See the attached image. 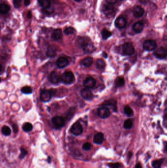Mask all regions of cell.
<instances>
[{
  "label": "cell",
  "mask_w": 167,
  "mask_h": 168,
  "mask_svg": "<svg viewBox=\"0 0 167 168\" xmlns=\"http://www.w3.org/2000/svg\"><path fill=\"white\" fill-rule=\"evenodd\" d=\"M78 43L86 53H92L96 49L91 40L87 37L78 38Z\"/></svg>",
  "instance_id": "1"
},
{
  "label": "cell",
  "mask_w": 167,
  "mask_h": 168,
  "mask_svg": "<svg viewBox=\"0 0 167 168\" xmlns=\"http://www.w3.org/2000/svg\"><path fill=\"white\" fill-rule=\"evenodd\" d=\"M75 80V76L72 72L65 71L61 75V81L64 84H71Z\"/></svg>",
  "instance_id": "2"
},
{
  "label": "cell",
  "mask_w": 167,
  "mask_h": 168,
  "mask_svg": "<svg viewBox=\"0 0 167 168\" xmlns=\"http://www.w3.org/2000/svg\"><path fill=\"white\" fill-rule=\"evenodd\" d=\"M70 131L73 135L75 136H78L82 133L84 128L79 122H76L72 125Z\"/></svg>",
  "instance_id": "3"
},
{
  "label": "cell",
  "mask_w": 167,
  "mask_h": 168,
  "mask_svg": "<svg viewBox=\"0 0 167 168\" xmlns=\"http://www.w3.org/2000/svg\"><path fill=\"white\" fill-rule=\"evenodd\" d=\"M49 80L52 84H58L61 81V76L58 72L53 71L50 73Z\"/></svg>",
  "instance_id": "4"
},
{
  "label": "cell",
  "mask_w": 167,
  "mask_h": 168,
  "mask_svg": "<svg viewBox=\"0 0 167 168\" xmlns=\"http://www.w3.org/2000/svg\"><path fill=\"white\" fill-rule=\"evenodd\" d=\"M157 43L156 41L153 40H146L143 43V47L145 50L151 51L156 49Z\"/></svg>",
  "instance_id": "5"
},
{
  "label": "cell",
  "mask_w": 167,
  "mask_h": 168,
  "mask_svg": "<svg viewBox=\"0 0 167 168\" xmlns=\"http://www.w3.org/2000/svg\"><path fill=\"white\" fill-rule=\"evenodd\" d=\"M52 96L53 95L50 90L43 89L40 93V99L42 102H47L52 99Z\"/></svg>",
  "instance_id": "6"
},
{
  "label": "cell",
  "mask_w": 167,
  "mask_h": 168,
  "mask_svg": "<svg viewBox=\"0 0 167 168\" xmlns=\"http://www.w3.org/2000/svg\"><path fill=\"white\" fill-rule=\"evenodd\" d=\"M154 55L158 59H165L167 57V49L163 47H159L155 51Z\"/></svg>",
  "instance_id": "7"
},
{
  "label": "cell",
  "mask_w": 167,
  "mask_h": 168,
  "mask_svg": "<svg viewBox=\"0 0 167 168\" xmlns=\"http://www.w3.org/2000/svg\"><path fill=\"white\" fill-rule=\"evenodd\" d=\"M52 122L57 128L63 127L65 124V120L61 116H56L54 117L52 119Z\"/></svg>",
  "instance_id": "8"
},
{
  "label": "cell",
  "mask_w": 167,
  "mask_h": 168,
  "mask_svg": "<svg viewBox=\"0 0 167 168\" xmlns=\"http://www.w3.org/2000/svg\"><path fill=\"white\" fill-rule=\"evenodd\" d=\"M97 113L99 116L101 118H107L110 116L109 109L106 107H102L98 109Z\"/></svg>",
  "instance_id": "9"
},
{
  "label": "cell",
  "mask_w": 167,
  "mask_h": 168,
  "mask_svg": "<svg viewBox=\"0 0 167 168\" xmlns=\"http://www.w3.org/2000/svg\"><path fill=\"white\" fill-rule=\"evenodd\" d=\"M123 52L126 55H131L134 52V48L130 43H126L123 45Z\"/></svg>",
  "instance_id": "10"
},
{
  "label": "cell",
  "mask_w": 167,
  "mask_h": 168,
  "mask_svg": "<svg viewBox=\"0 0 167 168\" xmlns=\"http://www.w3.org/2000/svg\"><path fill=\"white\" fill-rule=\"evenodd\" d=\"M80 95L82 98L87 100H92L94 97L92 91L89 89H87V88H85L82 89L80 91Z\"/></svg>",
  "instance_id": "11"
},
{
  "label": "cell",
  "mask_w": 167,
  "mask_h": 168,
  "mask_svg": "<svg viewBox=\"0 0 167 168\" xmlns=\"http://www.w3.org/2000/svg\"><path fill=\"white\" fill-rule=\"evenodd\" d=\"M69 63V61L66 58L64 57H60L57 60L56 64L57 67L59 68H64Z\"/></svg>",
  "instance_id": "12"
},
{
  "label": "cell",
  "mask_w": 167,
  "mask_h": 168,
  "mask_svg": "<svg viewBox=\"0 0 167 168\" xmlns=\"http://www.w3.org/2000/svg\"><path fill=\"white\" fill-rule=\"evenodd\" d=\"M96 80L92 77H87L84 81V85L85 88L91 89L93 88L96 85Z\"/></svg>",
  "instance_id": "13"
},
{
  "label": "cell",
  "mask_w": 167,
  "mask_h": 168,
  "mask_svg": "<svg viewBox=\"0 0 167 168\" xmlns=\"http://www.w3.org/2000/svg\"><path fill=\"white\" fill-rule=\"evenodd\" d=\"M126 24V20L124 17H118L115 22V25L116 27H117L118 28L122 29L124 28Z\"/></svg>",
  "instance_id": "14"
},
{
  "label": "cell",
  "mask_w": 167,
  "mask_h": 168,
  "mask_svg": "<svg viewBox=\"0 0 167 168\" xmlns=\"http://www.w3.org/2000/svg\"><path fill=\"white\" fill-rule=\"evenodd\" d=\"M132 13L135 17L139 18L144 15V9L140 6L137 5L134 7Z\"/></svg>",
  "instance_id": "15"
},
{
  "label": "cell",
  "mask_w": 167,
  "mask_h": 168,
  "mask_svg": "<svg viewBox=\"0 0 167 168\" xmlns=\"http://www.w3.org/2000/svg\"><path fill=\"white\" fill-rule=\"evenodd\" d=\"M104 107H110L114 111H117V103L115 100L113 99L107 100L103 104Z\"/></svg>",
  "instance_id": "16"
},
{
  "label": "cell",
  "mask_w": 167,
  "mask_h": 168,
  "mask_svg": "<svg viewBox=\"0 0 167 168\" xmlns=\"http://www.w3.org/2000/svg\"><path fill=\"white\" fill-rule=\"evenodd\" d=\"M63 34H62V30L60 29H57L53 31L52 33V38L53 40L57 41L61 39L62 38Z\"/></svg>",
  "instance_id": "17"
},
{
  "label": "cell",
  "mask_w": 167,
  "mask_h": 168,
  "mask_svg": "<svg viewBox=\"0 0 167 168\" xmlns=\"http://www.w3.org/2000/svg\"><path fill=\"white\" fill-rule=\"evenodd\" d=\"M104 136L102 133H98L95 134L94 137L93 142L97 145H101L103 142Z\"/></svg>",
  "instance_id": "18"
},
{
  "label": "cell",
  "mask_w": 167,
  "mask_h": 168,
  "mask_svg": "<svg viewBox=\"0 0 167 168\" xmlns=\"http://www.w3.org/2000/svg\"><path fill=\"white\" fill-rule=\"evenodd\" d=\"M144 24L141 22H137L134 24L133 29L135 32L140 33L142 32L144 29Z\"/></svg>",
  "instance_id": "19"
},
{
  "label": "cell",
  "mask_w": 167,
  "mask_h": 168,
  "mask_svg": "<svg viewBox=\"0 0 167 168\" xmlns=\"http://www.w3.org/2000/svg\"><path fill=\"white\" fill-rule=\"evenodd\" d=\"M46 55L48 57L53 58L57 55V49L53 46H51L47 51Z\"/></svg>",
  "instance_id": "20"
},
{
  "label": "cell",
  "mask_w": 167,
  "mask_h": 168,
  "mask_svg": "<svg viewBox=\"0 0 167 168\" xmlns=\"http://www.w3.org/2000/svg\"><path fill=\"white\" fill-rule=\"evenodd\" d=\"M39 5L45 10L51 8V1L50 0H38Z\"/></svg>",
  "instance_id": "21"
},
{
  "label": "cell",
  "mask_w": 167,
  "mask_h": 168,
  "mask_svg": "<svg viewBox=\"0 0 167 168\" xmlns=\"http://www.w3.org/2000/svg\"><path fill=\"white\" fill-rule=\"evenodd\" d=\"M103 11L105 15H107V16H109L112 15V13L114 12V9L111 5H105L103 7Z\"/></svg>",
  "instance_id": "22"
},
{
  "label": "cell",
  "mask_w": 167,
  "mask_h": 168,
  "mask_svg": "<svg viewBox=\"0 0 167 168\" xmlns=\"http://www.w3.org/2000/svg\"><path fill=\"white\" fill-rule=\"evenodd\" d=\"M93 63V59L91 57H88L82 60L81 63L85 67H89Z\"/></svg>",
  "instance_id": "23"
},
{
  "label": "cell",
  "mask_w": 167,
  "mask_h": 168,
  "mask_svg": "<svg viewBox=\"0 0 167 168\" xmlns=\"http://www.w3.org/2000/svg\"><path fill=\"white\" fill-rule=\"evenodd\" d=\"M10 10V7L6 4H2L0 5V11L2 14H5Z\"/></svg>",
  "instance_id": "24"
},
{
  "label": "cell",
  "mask_w": 167,
  "mask_h": 168,
  "mask_svg": "<svg viewBox=\"0 0 167 168\" xmlns=\"http://www.w3.org/2000/svg\"><path fill=\"white\" fill-rule=\"evenodd\" d=\"M112 35V33L107 29H104L101 32V36L103 40L108 39Z\"/></svg>",
  "instance_id": "25"
},
{
  "label": "cell",
  "mask_w": 167,
  "mask_h": 168,
  "mask_svg": "<svg viewBox=\"0 0 167 168\" xmlns=\"http://www.w3.org/2000/svg\"><path fill=\"white\" fill-rule=\"evenodd\" d=\"M96 65L99 69H103L105 67V63L103 60L98 59L96 62Z\"/></svg>",
  "instance_id": "26"
},
{
  "label": "cell",
  "mask_w": 167,
  "mask_h": 168,
  "mask_svg": "<svg viewBox=\"0 0 167 168\" xmlns=\"http://www.w3.org/2000/svg\"><path fill=\"white\" fill-rule=\"evenodd\" d=\"M33 126L30 122H26L23 125V130L26 132H29L32 130Z\"/></svg>",
  "instance_id": "27"
},
{
  "label": "cell",
  "mask_w": 167,
  "mask_h": 168,
  "mask_svg": "<svg viewBox=\"0 0 167 168\" xmlns=\"http://www.w3.org/2000/svg\"><path fill=\"white\" fill-rule=\"evenodd\" d=\"M164 159H158L153 162L152 165L154 168H160L163 162Z\"/></svg>",
  "instance_id": "28"
},
{
  "label": "cell",
  "mask_w": 167,
  "mask_h": 168,
  "mask_svg": "<svg viewBox=\"0 0 167 168\" xmlns=\"http://www.w3.org/2000/svg\"><path fill=\"white\" fill-rule=\"evenodd\" d=\"M2 132L5 136H9L11 135V131L8 126L5 125L2 128Z\"/></svg>",
  "instance_id": "29"
},
{
  "label": "cell",
  "mask_w": 167,
  "mask_h": 168,
  "mask_svg": "<svg viewBox=\"0 0 167 168\" xmlns=\"http://www.w3.org/2000/svg\"><path fill=\"white\" fill-rule=\"evenodd\" d=\"M124 79L122 77H118L115 80L116 86L118 87H121L124 86Z\"/></svg>",
  "instance_id": "30"
},
{
  "label": "cell",
  "mask_w": 167,
  "mask_h": 168,
  "mask_svg": "<svg viewBox=\"0 0 167 168\" xmlns=\"http://www.w3.org/2000/svg\"><path fill=\"white\" fill-rule=\"evenodd\" d=\"M124 112L128 116H132L133 114V111L129 106H126L124 107Z\"/></svg>",
  "instance_id": "31"
},
{
  "label": "cell",
  "mask_w": 167,
  "mask_h": 168,
  "mask_svg": "<svg viewBox=\"0 0 167 168\" xmlns=\"http://www.w3.org/2000/svg\"><path fill=\"white\" fill-rule=\"evenodd\" d=\"M21 91L22 93L25 94H30L32 93V88L30 86H25L22 88Z\"/></svg>",
  "instance_id": "32"
},
{
  "label": "cell",
  "mask_w": 167,
  "mask_h": 168,
  "mask_svg": "<svg viewBox=\"0 0 167 168\" xmlns=\"http://www.w3.org/2000/svg\"><path fill=\"white\" fill-rule=\"evenodd\" d=\"M132 125H133V123L132 120L128 119V120H126L125 122H124V127L125 129H130L132 127Z\"/></svg>",
  "instance_id": "33"
},
{
  "label": "cell",
  "mask_w": 167,
  "mask_h": 168,
  "mask_svg": "<svg viewBox=\"0 0 167 168\" xmlns=\"http://www.w3.org/2000/svg\"><path fill=\"white\" fill-rule=\"evenodd\" d=\"M74 32H75V29L71 27L66 28L64 30V34L67 35L73 34Z\"/></svg>",
  "instance_id": "34"
},
{
  "label": "cell",
  "mask_w": 167,
  "mask_h": 168,
  "mask_svg": "<svg viewBox=\"0 0 167 168\" xmlns=\"http://www.w3.org/2000/svg\"><path fill=\"white\" fill-rule=\"evenodd\" d=\"M20 151H21V154L20 155L19 158L21 159H23L27 155V154H28V151L24 148H21Z\"/></svg>",
  "instance_id": "35"
},
{
  "label": "cell",
  "mask_w": 167,
  "mask_h": 168,
  "mask_svg": "<svg viewBox=\"0 0 167 168\" xmlns=\"http://www.w3.org/2000/svg\"><path fill=\"white\" fill-rule=\"evenodd\" d=\"M92 146L90 143H85L82 146V149L84 150H89L91 149Z\"/></svg>",
  "instance_id": "36"
},
{
  "label": "cell",
  "mask_w": 167,
  "mask_h": 168,
  "mask_svg": "<svg viewBox=\"0 0 167 168\" xmlns=\"http://www.w3.org/2000/svg\"><path fill=\"white\" fill-rule=\"evenodd\" d=\"M22 0H13V5L16 9L19 8L21 5Z\"/></svg>",
  "instance_id": "37"
},
{
  "label": "cell",
  "mask_w": 167,
  "mask_h": 168,
  "mask_svg": "<svg viewBox=\"0 0 167 168\" xmlns=\"http://www.w3.org/2000/svg\"><path fill=\"white\" fill-rule=\"evenodd\" d=\"M108 166L110 168H120L121 165L119 163H109Z\"/></svg>",
  "instance_id": "38"
},
{
  "label": "cell",
  "mask_w": 167,
  "mask_h": 168,
  "mask_svg": "<svg viewBox=\"0 0 167 168\" xmlns=\"http://www.w3.org/2000/svg\"><path fill=\"white\" fill-rule=\"evenodd\" d=\"M12 128L14 132L15 133H17L18 131V127L17 125L16 124H13V125H12Z\"/></svg>",
  "instance_id": "39"
},
{
  "label": "cell",
  "mask_w": 167,
  "mask_h": 168,
  "mask_svg": "<svg viewBox=\"0 0 167 168\" xmlns=\"http://www.w3.org/2000/svg\"><path fill=\"white\" fill-rule=\"evenodd\" d=\"M107 1L108 4L113 5L116 4L117 2V0H107Z\"/></svg>",
  "instance_id": "40"
},
{
  "label": "cell",
  "mask_w": 167,
  "mask_h": 168,
  "mask_svg": "<svg viewBox=\"0 0 167 168\" xmlns=\"http://www.w3.org/2000/svg\"><path fill=\"white\" fill-rule=\"evenodd\" d=\"M30 3V0H24V4L26 6L29 5Z\"/></svg>",
  "instance_id": "41"
},
{
  "label": "cell",
  "mask_w": 167,
  "mask_h": 168,
  "mask_svg": "<svg viewBox=\"0 0 167 168\" xmlns=\"http://www.w3.org/2000/svg\"><path fill=\"white\" fill-rule=\"evenodd\" d=\"M135 168H142V166L141 164L140 163H137L135 165Z\"/></svg>",
  "instance_id": "42"
},
{
  "label": "cell",
  "mask_w": 167,
  "mask_h": 168,
  "mask_svg": "<svg viewBox=\"0 0 167 168\" xmlns=\"http://www.w3.org/2000/svg\"><path fill=\"white\" fill-rule=\"evenodd\" d=\"M27 16H28V17L29 18L32 17V13H30V11H29V13H28Z\"/></svg>",
  "instance_id": "43"
},
{
  "label": "cell",
  "mask_w": 167,
  "mask_h": 168,
  "mask_svg": "<svg viewBox=\"0 0 167 168\" xmlns=\"http://www.w3.org/2000/svg\"><path fill=\"white\" fill-rule=\"evenodd\" d=\"M51 157H50V156H49L48 157V159H47V161H48V162L49 163H50L51 162Z\"/></svg>",
  "instance_id": "44"
},
{
  "label": "cell",
  "mask_w": 167,
  "mask_h": 168,
  "mask_svg": "<svg viewBox=\"0 0 167 168\" xmlns=\"http://www.w3.org/2000/svg\"><path fill=\"white\" fill-rule=\"evenodd\" d=\"M74 1H76V2H80L82 0H74Z\"/></svg>",
  "instance_id": "45"
},
{
  "label": "cell",
  "mask_w": 167,
  "mask_h": 168,
  "mask_svg": "<svg viewBox=\"0 0 167 168\" xmlns=\"http://www.w3.org/2000/svg\"><path fill=\"white\" fill-rule=\"evenodd\" d=\"M166 118H167V114H166Z\"/></svg>",
  "instance_id": "46"
},
{
  "label": "cell",
  "mask_w": 167,
  "mask_h": 168,
  "mask_svg": "<svg viewBox=\"0 0 167 168\" xmlns=\"http://www.w3.org/2000/svg\"><path fill=\"white\" fill-rule=\"evenodd\" d=\"M166 150H167V147H166Z\"/></svg>",
  "instance_id": "47"
}]
</instances>
